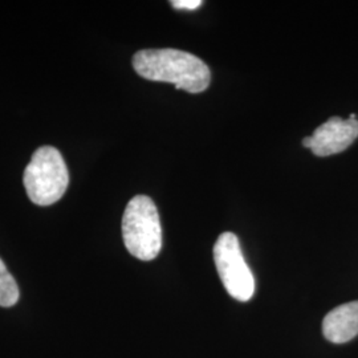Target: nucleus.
Segmentation results:
<instances>
[{
	"mask_svg": "<svg viewBox=\"0 0 358 358\" xmlns=\"http://www.w3.org/2000/svg\"><path fill=\"white\" fill-rule=\"evenodd\" d=\"M133 66L146 80L170 83L189 93L205 92L211 81L210 68L203 60L173 48L137 52L133 56Z\"/></svg>",
	"mask_w": 358,
	"mask_h": 358,
	"instance_id": "1",
	"label": "nucleus"
},
{
	"mask_svg": "<svg viewBox=\"0 0 358 358\" xmlns=\"http://www.w3.org/2000/svg\"><path fill=\"white\" fill-rule=\"evenodd\" d=\"M122 238L134 257L150 262L162 248V227L153 201L146 195L130 199L122 217Z\"/></svg>",
	"mask_w": 358,
	"mask_h": 358,
	"instance_id": "2",
	"label": "nucleus"
},
{
	"mask_svg": "<svg viewBox=\"0 0 358 358\" xmlns=\"http://www.w3.org/2000/svg\"><path fill=\"white\" fill-rule=\"evenodd\" d=\"M28 198L38 206H51L62 199L69 185L63 155L52 146L38 149L24 170Z\"/></svg>",
	"mask_w": 358,
	"mask_h": 358,
	"instance_id": "3",
	"label": "nucleus"
},
{
	"mask_svg": "<svg viewBox=\"0 0 358 358\" xmlns=\"http://www.w3.org/2000/svg\"><path fill=\"white\" fill-rule=\"evenodd\" d=\"M214 262L223 287L231 297L247 303L255 294V278L244 260L239 239L223 232L214 245Z\"/></svg>",
	"mask_w": 358,
	"mask_h": 358,
	"instance_id": "4",
	"label": "nucleus"
},
{
	"mask_svg": "<svg viewBox=\"0 0 358 358\" xmlns=\"http://www.w3.org/2000/svg\"><path fill=\"white\" fill-rule=\"evenodd\" d=\"M310 150L317 157H328L346 150L358 137L356 115L349 118L332 117L313 131Z\"/></svg>",
	"mask_w": 358,
	"mask_h": 358,
	"instance_id": "5",
	"label": "nucleus"
},
{
	"mask_svg": "<svg viewBox=\"0 0 358 358\" xmlns=\"http://www.w3.org/2000/svg\"><path fill=\"white\" fill-rule=\"evenodd\" d=\"M324 337L333 344H345L358 334V301L332 309L322 321Z\"/></svg>",
	"mask_w": 358,
	"mask_h": 358,
	"instance_id": "6",
	"label": "nucleus"
},
{
	"mask_svg": "<svg viewBox=\"0 0 358 358\" xmlns=\"http://www.w3.org/2000/svg\"><path fill=\"white\" fill-rule=\"evenodd\" d=\"M19 287L0 259V307H13L19 300Z\"/></svg>",
	"mask_w": 358,
	"mask_h": 358,
	"instance_id": "7",
	"label": "nucleus"
},
{
	"mask_svg": "<svg viewBox=\"0 0 358 358\" xmlns=\"http://www.w3.org/2000/svg\"><path fill=\"white\" fill-rule=\"evenodd\" d=\"M171 6L177 10H187V11H192L196 10L202 6L201 0H173Z\"/></svg>",
	"mask_w": 358,
	"mask_h": 358,
	"instance_id": "8",
	"label": "nucleus"
},
{
	"mask_svg": "<svg viewBox=\"0 0 358 358\" xmlns=\"http://www.w3.org/2000/svg\"><path fill=\"white\" fill-rule=\"evenodd\" d=\"M303 146L304 148H308V149H310V146H312V137L310 136H308L306 138H303Z\"/></svg>",
	"mask_w": 358,
	"mask_h": 358,
	"instance_id": "9",
	"label": "nucleus"
}]
</instances>
